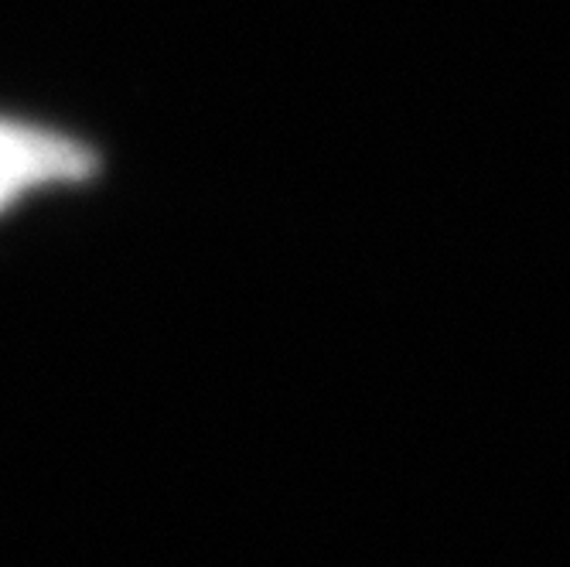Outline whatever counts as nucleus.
Returning a JSON list of instances; mask_svg holds the SVG:
<instances>
[{"mask_svg":"<svg viewBox=\"0 0 570 567\" xmlns=\"http://www.w3.org/2000/svg\"><path fill=\"white\" fill-rule=\"evenodd\" d=\"M96 154L41 127L0 120V213L28 188L51 182H82L96 172Z\"/></svg>","mask_w":570,"mask_h":567,"instance_id":"nucleus-1","label":"nucleus"}]
</instances>
